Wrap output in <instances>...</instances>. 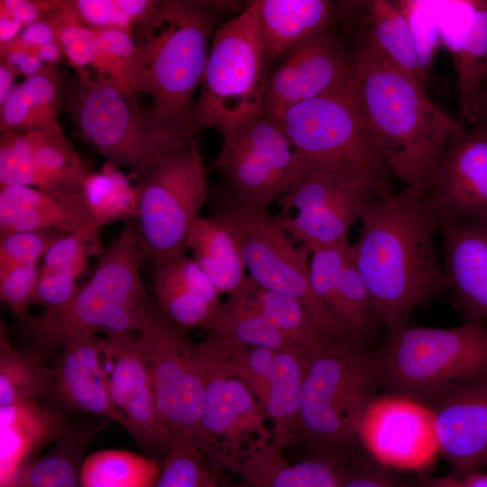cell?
<instances>
[{
	"label": "cell",
	"instance_id": "cell-32",
	"mask_svg": "<svg viewBox=\"0 0 487 487\" xmlns=\"http://www.w3.org/2000/svg\"><path fill=\"white\" fill-rule=\"evenodd\" d=\"M367 35L404 74L425 89L426 74L410 23L397 5L386 0L365 2Z\"/></svg>",
	"mask_w": 487,
	"mask_h": 487
},
{
	"label": "cell",
	"instance_id": "cell-10",
	"mask_svg": "<svg viewBox=\"0 0 487 487\" xmlns=\"http://www.w3.org/2000/svg\"><path fill=\"white\" fill-rule=\"evenodd\" d=\"M136 177L134 220L146 256L160 264L185 255L208 194L196 142L165 154Z\"/></svg>",
	"mask_w": 487,
	"mask_h": 487
},
{
	"label": "cell",
	"instance_id": "cell-59",
	"mask_svg": "<svg viewBox=\"0 0 487 487\" xmlns=\"http://www.w3.org/2000/svg\"><path fill=\"white\" fill-rule=\"evenodd\" d=\"M485 464H487V455H486V458H485Z\"/></svg>",
	"mask_w": 487,
	"mask_h": 487
},
{
	"label": "cell",
	"instance_id": "cell-30",
	"mask_svg": "<svg viewBox=\"0 0 487 487\" xmlns=\"http://www.w3.org/2000/svg\"><path fill=\"white\" fill-rule=\"evenodd\" d=\"M103 425H69L50 451L27 462L6 487H81L85 451Z\"/></svg>",
	"mask_w": 487,
	"mask_h": 487
},
{
	"label": "cell",
	"instance_id": "cell-53",
	"mask_svg": "<svg viewBox=\"0 0 487 487\" xmlns=\"http://www.w3.org/2000/svg\"><path fill=\"white\" fill-rule=\"evenodd\" d=\"M20 75L17 69L5 62H0V105L4 103L14 87L15 78Z\"/></svg>",
	"mask_w": 487,
	"mask_h": 487
},
{
	"label": "cell",
	"instance_id": "cell-18",
	"mask_svg": "<svg viewBox=\"0 0 487 487\" xmlns=\"http://www.w3.org/2000/svg\"><path fill=\"white\" fill-rule=\"evenodd\" d=\"M352 58L325 31L291 49L267 78L262 115L278 118L290 107L333 92L352 78Z\"/></svg>",
	"mask_w": 487,
	"mask_h": 487
},
{
	"label": "cell",
	"instance_id": "cell-31",
	"mask_svg": "<svg viewBox=\"0 0 487 487\" xmlns=\"http://www.w3.org/2000/svg\"><path fill=\"white\" fill-rule=\"evenodd\" d=\"M193 259L220 294L238 290L245 282V265L238 244L226 225L214 214L199 217L191 233Z\"/></svg>",
	"mask_w": 487,
	"mask_h": 487
},
{
	"label": "cell",
	"instance_id": "cell-26",
	"mask_svg": "<svg viewBox=\"0 0 487 487\" xmlns=\"http://www.w3.org/2000/svg\"><path fill=\"white\" fill-rule=\"evenodd\" d=\"M153 289L159 308L184 329L205 330L222 304L221 294L186 254L154 264Z\"/></svg>",
	"mask_w": 487,
	"mask_h": 487
},
{
	"label": "cell",
	"instance_id": "cell-51",
	"mask_svg": "<svg viewBox=\"0 0 487 487\" xmlns=\"http://www.w3.org/2000/svg\"><path fill=\"white\" fill-rule=\"evenodd\" d=\"M18 38L26 45L38 47L57 41L55 32L47 19L26 26Z\"/></svg>",
	"mask_w": 487,
	"mask_h": 487
},
{
	"label": "cell",
	"instance_id": "cell-4",
	"mask_svg": "<svg viewBox=\"0 0 487 487\" xmlns=\"http://www.w3.org/2000/svg\"><path fill=\"white\" fill-rule=\"evenodd\" d=\"M144 257L137 222L128 221L66 306L20 318L27 350L41 359L76 335L139 334L150 301L140 276Z\"/></svg>",
	"mask_w": 487,
	"mask_h": 487
},
{
	"label": "cell",
	"instance_id": "cell-36",
	"mask_svg": "<svg viewBox=\"0 0 487 487\" xmlns=\"http://www.w3.org/2000/svg\"><path fill=\"white\" fill-rule=\"evenodd\" d=\"M52 389V368L33 353L15 349L3 321L0 327V407L35 399Z\"/></svg>",
	"mask_w": 487,
	"mask_h": 487
},
{
	"label": "cell",
	"instance_id": "cell-50",
	"mask_svg": "<svg viewBox=\"0 0 487 487\" xmlns=\"http://www.w3.org/2000/svg\"><path fill=\"white\" fill-rule=\"evenodd\" d=\"M420 487H487V473L476 470L464 475H443L424 482Z\"/></svg>",
	"mask_w": 487,
	"mask_h": 487
},
{
	"label": "cell",
	"instance_id": "cell-39",
	"mask_svg": "<svg viewBox=\"0 0 487 487\" xmlns=\"http://www.w3.org/2000/svg\"><path fill=\"white\" fill-rule=\"evenodd\" d=\"M218 470L188 441L169 442L154 487H217Z\"/></svg>",
	"mask_w": 487,
	"mask_h": 487
},
{
	"label": "cell",
	"instance_id": "cell-12",
	"mask_svg": "<svg viewBox=\"0 0 487 487\" xmlns=\"http://www.w3.org/2000/svg\"><path fill=\"white\" fill-rule=\"evenodd\" d=\"M140 335L155 405L170 441L196 446L204 407L198 345L151 299Z\"/></svg>",
	"mask_w": 487,
	"mask_h": 487
},
{
	"label": "cell",
	"instance_id": "cell-29",
	"mask_svg": "<svg viewBox=\"0 0 487 487\" xmlns=\"http://www.w3.org/2000/svg\"><path fill=\"white\" fill-rule=\"evenodd\" d=\"M309 351L290 346L275 351L269 393L262 407L271 424V443L284 451L297 442L300 400Z\"/></svg>",
	"mask_w": 487,
	"mask_h": 487
},
{
	"label": "cell",
	"instance_id": "cell-11",
	"mask_svg": "<svg viewBox=\"0 0 487 487\" xmlns=\"http://www.w3.org/2000/svg\"><path fill=\"white\" fill-rule=\"evenodd\" d=\"M233 234L249 277L261 288L299 300L321 329L339 338L335 319L315 295L309 278V250L297 248L268 208L246 204L232 192L215 213Z\"/></svg>",
	"mask_w": 487,
	"mask_h": 487
},
{
	"label": "cell",
	"instance_id": "cell-43",
	"mask_svg": "<svg viewBox=\"0 0 487 487\" xmlns=\"http://www.w3.org/2000/svg\"><path fill=\"white\" fill-rule=\"evenodd\" d=\"M36 113L41 130L63 133L59 113L63 106L58 65L46 64L36 74L21 82Z\"/></svg>",
	"mask_w": 487,
	"mask_h": 487
},
{
	"label": "cell",
	"instance_id": "cell-5",
	"mask_svg": "<svg viewBox=\"0 0 487 487\" xmlns=\"http://www.w3.org/2000/svg\"><path fill=\"white\" fill-rule=\"evenodd\" d=\"M381 387L376 351L363 342L334 338L308 355L297 441L318 452H344L358 439L366 409Z\"/></svg>",
	"mask_w": 487,
	"mask_h": 487
},
{
	"label": "cell",
	"instance_id": "cell-33",
	"mask_svg": "<svg viewBox=\"0 0 487 487\" xmlns=\"http://www.w3.org/2000/svg\"><path fill=\"white\" fill-rule=\"evenodd\" d=\"M205 330L207 334L232 344L271 350L295 346L255 307L244 283L222 302Z\"/></svg>",
	"mask_w": 487,
	"mask_h": 487
},
{
	"label": "cell",
	"instance_id": "cell-55",
	"mask_svg": "<svg viewBox=\"0 0 487 487\" xmlns=\"http://www.w3.org/2000/svg\"><path fill=\"white\" fill-rule=\"evenodd\" d=\"M42 68V61L38 55L25 53L20 60L16 69L25 78L32 76Z\"/></svg>",
	"mask_w": 487,
	"mask_h": 487
},
{
	"label": "cell",
	"instance_id": "cell-48",
	"mask_svg": "<svg viewBox=\"0 0 487 487\" xmlns=\"http://www.w3.org/2000/svg\"><path fill=\"white\" fill-rule=\"evenodd\" d=\"M52 7V1L1 0L0 17H10L28 26L42 20Z\"/></svg>",
	"mask_w": 487,
	"mask_h": 487
},
{
	"label": "cell",
	"instance_id": "cell-44",
	"mask_svg": "<svg viewBox=\"0 0 487 487\" xmlns=\"http://www.w3.org/2000/svg\"><path fill=\"white\" fill-rule=\"evenodd\" d=\"M68 233L45 229L0 235V271L37 263Z\"/></svg>",
	"mask_w": 487,
	"mask_h": 487
},
{
	"label": "cell",
	"instance_id": "cell-45",
	"mask_svg": "<svg viewBox=\"0 0 487 487\" xmlns=\"http://www.w3.org/2000/svg\"><path fill=\"white\" fill-rule=\"evenodd\" d=\"M84 25L94 30L117 29L133 34V23L116 0L57 1Z\"/></svg>",
	"mask_w": 487,
	"mask_h": 487
},
{
	"label": "cell",
	"instance_id": "cell-57",
	"mask_svg": "<svg viewBox=\"0 0 487 487\" xmlns=\"http://www.w3.org/2000/svg\"><path fill=\"white\" fill-rule=\"evenodd\" d=\"M474 124L487 131V78L482 88L479 101L478 119Z\"/></svg>",
	"mask_w": 487,
	"mask_h": 487
},
{
	"label": "cell",
	"instance_id": "cell-47",
	"mask_svg": "<svg viewBox=\"0 0 487 487\" xmlns=\"http://www.w3.org/2000/svg\"><path fill=\"white\" fill-rule=\"evenodd\" d=\"M78 288L76 278L69 273L39 269L32 305L42 308V312L55 311L73 299Z\"/></svg>",
	"mask_w": 487,
	"mask_h": 487
},
{
	"label": "cell",
	"instance_id": "cell-49",
	"mask_svg": "<svg viewBox=\"0 0 487 487\" xmlns=\"http://www.w3.org/2000/svg\"><path fill=\"white\" fill-rule=\"evenodd\" d=\"M343 487H404L381 470L350 464Z\"/></svg>",
	"mask_w": 487,
	"mask_h": 487
},
{
	"label": "cell",
	"instance_id": "cell-21",
	"mask_svg": "<svg viewBox=\"0 0 487 487\" xmlns=\"http://www.w3.org/2000/svg\"><path fill=\"white\" fill-rule=\"evenodd\" d=\"M446 289L467 322L487 320V217L440 226Z\"/></svg>",
	"mask_w": 487,
	"mask_h": 487
},
{
	"label": "cell",
	"instance_id": "cell-20",
	"mask_svg": "<svg viewBox=\"0 0 487 487\" xmlns=\"http://www.w3.org/2000/svg\"><path fill=\"white\" fill-rule=\"evenodd\" d=\"M436 398L431 409L439 454L456 475L478 470L487 455V377Z\"/></svg>",
	"mask_w": 487,
	"mask_h": 487
},
{
	"label": "cell",
	"instance_id": "cell-9",
	"mask_svg": "<svg viewBox=\"0 0 487 487\" xmlns=\"http://www.w3.org/2000/svg\"><path fill=\"white\" fill-rule=\"evenodd\" d=\"M275 119L293 145L301 169L360 177L381 188H391L393 173L364 119L353 78L342 87L298 104Z\"/></svg>",
	"mask_w": 487,
	"mask_h": 487
},
{
	"label": "cell",
	"instance_id": "cell-15",
	"mask_svg": "<svg viewBox=\"0 0 487 487\" xmlns=\"http://www.w3.org/2000/svg\"><path fill=\"white\" fill-rule=\"evenodd\" d=\"M215 165L239 200L265 208L287 192L301 171L280 124L264 115L223 137Z\"/></svg>",
	"mask_w": 487,
	"mask_h": 487
},
{
	"label": "cell",
	"instance_id": "cell-40",
	"mask_svg": "<svg viewBox=\"0 0 487 487\" xmlns=\"http://www.w3.org/2000/svg\"><path fill=\"white\" fill-rule=\"evenodd\" d=\"M63 53L77 71L78 78L88 76L86 68L93 64L96 53V40L93 29L80 23L69 10L52 1L47 14Z\"/></svg>",
	"mask_w": 487,
	"mask_h": 487
},
{
	"label": "cell",
	"instance_id": "cell-52",
	"mask_svg": "<svg viewBox=\"0 0 487 487\" xmlns=\"http://www.w3.org/2000/svg\"><path fill=\"white\" fill-rule=\"evenodd\" d=\"M116 1L120 9L131 19L133 27L149 18L159 4V1L150 0Z\"/></svg>",
	"mask_w": 487,
	"mask_h": 487
},
{
	"label": "cell",
	"instance_id": "cell-58",
	"mask_svg": "<svg viewBox=\"0 0 487 487\" xmlns=\"http://www.w3.org/2000/svg\"><path fill=\"white\" fill-rule=\"evenodd\" d=\"M217 487H238V485L232 481L225 471L218 469Z\"/></svg>",
	"mask_w": 487,
	"mask_h": 487
},
{
	"label": "cell",
	"instance_id": "cell-24",
	"mask_svg": "<svg viewBox=\"0 0 487 487\" xmlns=\"http://www.w3.org/2000/svg\"><path fill=\"white\" fill-rule=\"evenodd\" d=\"M104 337L80 334L69 337L52 368V389L71 409L122 425L108 392Z\"/></svg>",
	"mask_w": 487,
	"mask_h": 487
},
{
	"label": "cell",
	"instance_id": "cell-41",
	"mask_svg": "<svg viewBox=\"0 0 487 487\" xmlns=\"http://www.w3.org/2000/svg\"><path fill=\"white\" fill-rule=\"evenodd\" d=\"M94 32L96 53L92 66L97 72L96 78L131 87L136 55L133 34L117 29Z\"/></svg>",
	"mask_w": 487,
	"mask_h": 487
},
{
	"label": "cell",
	"instance_id": "cell-8",
	"mask_svg": "<svg viewBox=\"0 0 487 487\" xmlns=\"http://www.w3.org/2000/svg\"><path fill=\"white\" fill-rule=\"evenodd\" d=\"M270 65L252 1L213 35L200 93L191 110L193 133L213 127L224 137L261 116Z\"/></svg>",
	"mask_w": 487,
	"mask_h": 487
},
{
	"label": "cell",
	"instance_id": "cell-27",
	"mask_svg": "<svg viewBox=\"0 0 487 487\" xmlns=\"http://www.w3.org/2000/svg\"><path fill=\"white\" fill-rule=\"evenodd\" d=\"M69 427L36 399L0 407V487H6L37 452L60 439Z\"/></svg>",
	"mask_w": 487,
	"mask_h": 487
},
{
	"label": "cell",
	"instance_id": "cell-14",
	"mask_svg": "<svg viewBox=\"0 0 487 487\" xmlns=\"http://www.w3.org/2000/svg\"><path fill=\"white\" fill-rule=\"evenodd\" d=\"M198 352L204 381L198 447L217 469L225 470L253 444L271 440L257 398L204 340Z\"/></svg>",
	"mask_w": 487,
	"mask_h": 487
},
{
	"label": "cell",
	"instance_id": "cell-2",
	"mask_svg": "<svg viewBox=\"0 0 487 487\" xmlns=\"http://www.w3.org/2000/svg\"><path fill=\"white\" fill-rule=\"evenodd\" d=\"M352 62L356 97L381 156L404 188L427 194L463 123L429 99L367 34Z\"/></svg>",
	"mask_w": 487,
	"mask_h": 487
},
{
	"label": "cell",
	"instance_id": "cell-38",
	"mask_svg": "<svg viewBox=\"0 0 487 487\" xmlns=\"http://www.w3.org/2000/svg\"><path fill=\"white\" fill-rule=\"evenodd\" d=\"M32 160L41 171L66 193H82L92 172L64 133L42 130Z\"/></svg>",
	"mask_w": 487,
	"mask_h": 487
},
{
	"label": "cell",
	"instance_id": "cell-17",
	"mask_svg": "<svg viewBox=\"0 0 487 487\" xmlns=\"http://www.w3.org/2000/svg\"><path fill=\"white\" fill-rule=\"evenodd\" d=\"M104 339L108 392L122 426L144 451L164 456L170 438L155 405L140 333Z\"/></svg>",
	"mask_w": 487,
	"mask_h": 487
},
{
	"label": "cell",
	"instance_id": "cell-34",
	"mask_svg": "<svg viewBox=\"0 0 487 487\" xmlns=\"http://www.w3.org/2000/svg\"><path fill=\"white\" fill-rule=\"evenodd\" d=\"M244 287L255 307L295 346L311 352L326 346L335 338L321 329L296 299L262 289L250 277Z\"/></svg>",
	"mask_w": 487,
	"mask_h": 487
},
{
	"label": "cell",
	"instance_id": "cell-7",
	"mask_svg": "<svg viewBox=\"0 0 487 487\" xmlns=\"http://www.w3.org/2000/svg\"><path fill=\"white\" fill-rule=\"evenodd\" d=\"M376 355L388 395L436 398L487 377V324L446 328L405 324L388 333Z\"/></svg>",
	"mask_w": 487,
	"mask_h": 487
},
{
	"label": "cell",
	"instance_id": "cell-13",
	"mask_svg": "<svg viewBox=\"0 0 487 487\" xmlns=\"http://www.w3.org/2000/svg\"><path fill=\"white\" fill-rule=\"evenodd\" d=\"M383 189L367 179L303 168L277 201L278 222L309 251L346 242L365 206Z\"/></svg>",
	"mask_w": 487,
	"mask_h": 487
},
{
	"label": "cell",
	"instance_id": "cell-3",
	"mask_svg": "<svg viewBox=\"0 0 487 487\" xmlns=\"http://www.w3.org/2000/svg\"><path fill=\"white\" fill-rule=\"evenodd\" d=\"M222 5V2L159 1L152 15L133 28L136 55L131 87L149 95L157 115L191 136L193 96Z\"/></svg>",
	"mask_w": 487,
	"mask_h": 487
},
{
	"label": "cell",
	"instance_id": "cell-42",
	"mask_svg": "<svg viewBox=\"0 0 487 487\" xmlns=\"http://www.w3.org/2000/svg\"><path fill=\"white\" fill-rule=\"evenodd\" d=\"M99 229L94 224L60 237L44 255L40 271L66 272L77 279L84 272L89 256L104 253Z\"/></svg>",
	"mask_w": 487,
	"mask_h": 487
},
{
	"label": "cell",
	"instance_id": "cell-46",
	"mask_svg": "<svg viewBox=\"0 0 487 487\" xmlns=\"http://www.w3.org/2000/svg\"><path fill=\"white\" fill-rule=\"evenodd\" d=\"M39 269L37 263L0 271V298L22 318L29 315Z\"/></svg>",
	"mask_w": 487,
	"mask_h": 487
},
{
	"label": "cell",
	"instance_id": "cell-54",
	"mask_svg": "<svg viewBox=\"0 0 487 487\" xmlns=\"http://www.w3.org/2000/svg\"><path fill=\"white\" fill-rule=\"evenodd\" d=\"M22 26L23 25L15 19L0 17V45L8 43L17 38L16 35Z\"/></svg>",
	"mask_w": 487,
	"mask_h": 487
},
{
	"label": "cell",
	"instance_id": "cell-1",
	"mask_svg": "<svg viewBox=\"0 0 487 487\" xmlns=\"http://www.w3.org/2000/svg\"><path fill=\"white\" fill-rule=\"evenodd\" d=\"M426 195L415 188L377 193L362 212L359 238L352 245L388 333L405 325L416 307L446 289L435 246L440 224Z\"/></svg>",
	"mask_w": 487,
	"mask_h": 487
},
{
	"label": "cell",
	"instance_id": "cell-23",
	"mask_svg": "<svg viewBox=\"0 0 487 487\" xmlns=\"http://www.w3.org/2000/svg\"><path fill=\"white\" fill-rule=\"evenodd\" d=\"M271 440L247 448L225 468L238 487H343L350 464L343 452H317L290 464Z\"/></svg>",
	"mask_w": 487,
	"mask_h": 487
},
{
	"label": "cell",
	"instance_id": "cell-25",
	"mask_svg": "<svg viewBox=\"0 0 487 487\" xmlns=\"http://www.w3.org/2000/svg\"><path fill=\"white\" fill-rule=\"evenodd\" d=\"M94 224L83 192L55 195L26 186L0 187V235L45 229L73 233Z\"/></svg>",
	"mask_w": 487,
	"mask_h": 487
},
{
	"label": "cell",
	"instance_id": "cell-56",
	"mask_svg": "<svg viewBox=\"0 0 487 487\" xmlns=\"http://www.w3.org/2000/svg\"><path fill=\"white\" fill-rule=\"evenodd\" d=\"M63 53L62 48L59 41H54L40 48L38 56L41 61L47 64L57 65Z\"/></svg>",
	"mask_w": 487,
	"mask_h": 487
},
{
	"label": "cell",
	"instance_id": "cell-19",
	"mask_svg": "<svg viewBox=\"0 0 487 487\" xmlns=\"http://www.w3.org/2000/svg\"><path fill=\"white\" fill-rule=\"evenodd\" d=\"M427 205L440 226L487 217V131L464 125L451 138L428 191Z\"/></svg>",
	"mask_w": 487,
	"mask_h": 487
},
{
	"label": "cell",
	"instance_id": "cell-6",
	"mask_svg": "<svg viewBox=\"0 0 487 487\" xmlns=\"http://www.w3.org/2000/svg\"><path fill=\"white\" fill-rule=\"evenodd\" d=\"M132 87L89 76L78 78L63 106L77 135L108 162L138 175L165 154L194 142L177 124L142 109Z\"/></svg>",
	"mask_w": 487,
	"mask_h": 487
},
{
	"label": "cell",
	"instance_id": "cell-16",
	"mask_svg": "<svg viewBox=\"0 0 487 487\" xmlns=\"http://www.w3.org/2000/svg\"><path fill=\"white\" fill-rule=\"evenodd\" d=\"M358 439L381 464L419 471L439 454L431 408L416 400L376 397L361 422Z\"/></svg>",
	"mask_w": 487,
	"mask_h": 487
},
{
	"label": "cell",
	"instance_id": "cell-37",
	"mask_svg": "<svg viewBox=\"0 0 487 487\" xmlns=\"http://www.w3.org/2000/svg\"><path fill=\"white\" fill-rule=\"evenodd\" d=\"M114 163L106 161L97 172H91L83 195L94 221L101 227L108 223L135 219V187Z\"/></svg>",
	"mask_w": 487,
	"mask_h": 487
},
{
	"label": "cell",
	"instance_id": "cell-22",
	"mask_svg": "<svg viewBox=\"0 0 487 487\" xmlns=\"http://www.w3.org/2000/svg\"><path fill=\"white\" fill-rule=\"evenodd\" d=\"M446 5L447 26L438 23L441 41L455 65L460 116L473 125L487 78V0L448 1Z\"/></svg>",
	"mask_w": 487,
	"mask_h": 487
},
{
	"label": "cell",
	"instance_id": "cell-35",
	"mask_svg": "<svg viewBox=\"0 0 487 487\" xmlns=\"http://www.w3.org/2000/svg\"><path fill=\"white\" fill-rule=\"evenodd\" d=\"M161 463L126 450H102L86 456L81 487H154Z\"/></svg>",
	"mask_w": 487,
	"mask_h": 487
},
{
	"label": "cell",
	"instance_id": "cell-28",
	"mask_svg": "<svg viewBox=\"0 0 487 487\" xmlns=\"http://www.w3.org/2000/svg\"><path fill=\"white\" fill-rule=\"evenodd\" d=\"M257 17L269 60L329 30L335 5L327 0H255Z\"/></svg>",
	"mask_w": 487,
	"mask_h": 487
}]
</instances>
